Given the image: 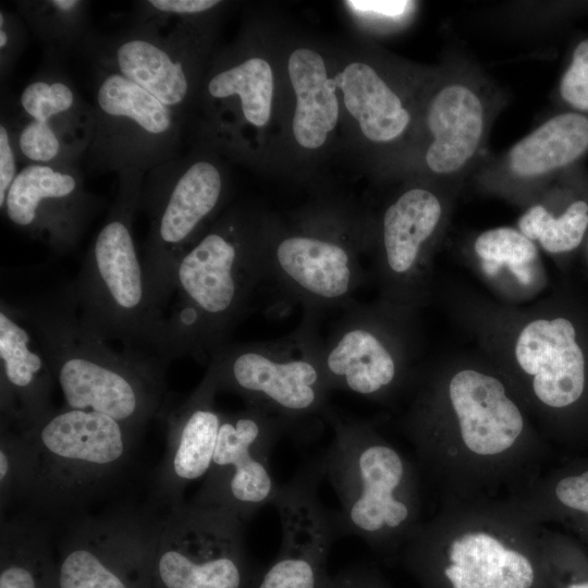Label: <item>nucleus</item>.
<instances>
[{"label": "nucleus", "mask_w": 588, "mask_h": 588, "mask_svg": "<svg viewBox=\"0 0 588 588\" xmlns=\"http://www.w3.org/2000/svg\"><path fill=\"white\" fill-rule=\"evenodd\" d=\"M475 250L485 260L522 265L532 261L537 248L531 240L520 231L497 228L480 234L475 242Z\"/></svg>", "instance_id": "obj_34"}, {"label": "nucleus", "mask_w": 588, "mask_h": 588, "mask_svg": "<svg viewBox=\"0 0 588 588\" xmlns=\"http://www.w3.org/2000/svg\"><path fill=\"white\" fill-rule=\"evenodd\" d=\"M323 588H369V586L356 573H352L333 580L327 579Z\"/></svg>", "instance_id": "obj_40"}, {"label": "nucleus", "mask_w": 588, "mask_h": 588, "mask_svg": "<svg viewBox=\"0 0 588 588\" xmlns=\"http://www.w3.org/2000/svg\"><path fill=\"white\" fill-rule=\"evenodd\" d=\"M560 93L572 107L588 111V39L575 48L572 62L562 76Z\"/></svg>", "instance_id": "obj_36"}, {"label": "nucleus", "mask_w": 588, "mask_h": 588, "mask_svg": "<svg viewBox=\"0 0 588 588\" xmlns=\"http://www.w3.org/2000/svg\"><path fill=\"white\" fill-rule=\"evenodd\" d=\"M95 69V127L85 155L89 167L146 173L176 157L181 118L122 75Z\"/></svg>", "instance_id": "obj_10"}, {"label": "nucleus", "mask_w": 588, "mask_h": 588, "mask_svg": "<svg viewBox=\"0 0 588 588\" xmlns=\"http://www.w3.org/2000/svg\"><path fill=\"white\" fill-rule=\"evenodd\" d=\"M144 175L139 171L119 174L115 199L72 287L79 320L87 330L106 342L121 341L125 351L164 364V317L150 302L133 236Z\"/></svg>", "instance_id": "obj_3"}, {"label": "nucleus", "mask_w": 588, "mask_h": 588, "mask_svg": "<svg viewBox=\"0 0 588 588\" xmlns=\"http://www.w3.org/2000/svg\"><path fill=\"white\" fill-rule=\"evenodd\" d=\"M14 304L44 350L66 407L107 415L137 434L161 413L164 364L117 352L87 330L72 284L52 296Z\"/></svg>", "instance_id": "obj_2"}, {"label": "nucleus", "mask_w": 588, "mask_h": 588, "mask_svg": "<svg viewBox=\"0 0 588 588\" xmlns=\"http://www.w3.org/2000/svg\"><path fill=\"white\" fill-rule=\"evenodd\" d=\"M441 213L437 196L418 187L406 191L387 208L381 236L383 259L391 274L406 277L413 271Z\"/></svg>", "instance_id": "obj_25"}, {"label": "nucleus", "mask_w": 588, "mask_h": 588, "mask_svg": "<svg viewBox=\"0 0 588 588\" xmlns=\"http://www.w3.org/2000/svg\"><path fill=\"white\" fill-rule=\"evenodd\" d=\"M567 588H588V580L573 583Z\"/></svg>", "instance_id": "obj_41"}, {"label": "nucleus", "mask_w": 588, "mask_h": 588, "mask_svg": "<svg viewBox=\"0 0 588 588\" xmlns=\"http://www.w3.org/2000/svg\"><path fill=\"white\" fill-rule=\"evenodd\" d=\"M334 79L347 111L369 140L391 142L408 126L411 115L401 98L369 64L350 63Z\"/></svg>", "instance_id": "obj_24"}, {"label": "nucleus", "mask_w": 588, "mask_h": 588, "mask_svg": "<svg viewBox=\"0 0 588 588\" xmlns=\"http://www.w3.org/2000/svg\"><path fill=\"white\" fill-rule=\"evenodd\" d=\"M322 340V366L332 391L375 397L397 375V363L367 309L353 303Z\"/></svg>", "instance_id": "obj_17"}, {"label": "nucleus", "mask_w": 588, "mask_h": 588, "mask_svg": "<svg viewBox=\"0 0 588 588\" xmlns=\"http://www.w3.org/2000/svg\"><path fill=\"white\" fill-rule=\"evenodd\" d=\"M28 27L19 12L0 10V76L12 72L28 40Z\"/></svg>", "instance_id": "obj_35"}, {"label": "nucleus", "mask_w": 588, "mask_h": 588, "mask_svg": "<svg viewBox=\"0 0 588 588\" xmlns=\"http://www.w3.org/2000/svg\"><path fill=\"white\" fill-rule=\"evenodd\" d=\"M221 3L137 1L126 29L109 35L89 30L79 47L95 66L135 83L181 118L198 85L204 39L197 20Z\"/></svg>", "instance_id": "obj_4"}, {"label": "nucleus", "mask_w": 588, "mask_h": 588, "mask_svg": "<svg viewBox=\"0 0 588 588\" xmlns=\"http://www.w3.org/2000/svg\"><path fill=\"white\" fill-rule=\"evenodd\" d=\"M449 395L462 440L473 453L497 455L509 450L523 430V417L495 378L462 370L451 380Z\"/></svg>", "instance_id": "obj_19"}, {"label": "nucleus", "mask_w": 588, "mask_h": 588, "mask_svg": "<svg viewBox=\"0 0 588 588\" xmlns=\"http://www.w3.org/2000/svg\"><path fill=\"white\" fill-rule=\"evenodd\" d=\"M33 455L24 432L1 426L0 503L5 507L15 499L26 498L32 479Z\"/></svg>", "instance_id": "obj_33"}, {"label": "nucleus", "mask_w": 588, "mask_h": 588, "mask_svg": "<svg viewBox=\"0 0 588 588\" xmlns=\"http://www.w3.org/2000/svg\"><path fill=\"white\" fill-rule=\"evenodd\" d=\"M21 432L33 455L26 498L45 511L75 505L108 483L126 465L139 436L107 415L66 406Z\"/></svg>", "instance_id": "obj_7"}, {"label": "nucleus", "mask_w": 588, "mask_h": 588, "mask_svg": "<svg viewBox=\"0 0 588 588\" xmlns=\"http://www.w3.org/2000/svg\"><path fill=\"white\" fill-rule=\"evenodd\" d=\"M19 113L57 136L78 161L85 157L95 127L93 108L62 73L34 76L19 96Z\"/></svg>", "instance_id": "obj_21"}, {"label": "nucleus", "mask_w": 588, "mask_h": 588, "mask_svg": "<svg viewBox=\"0 0 588 588\" xmlns=\"http://www.w3.org/2000/svg\"><path fill=\"white\" fill-rule=\"evenodd\" d=\"M444 575L453 588H530L534 569L522 553L486 532H467L451 542Z\"/></svg>", "instance_id": "obj_22"}, {"label": "nucleus", "mask_w": 588, "mask_h": 588, "mask_svg": "<svg viewBox=\"0 0 588 588\" xmlns=\"http://www.w3.org/2000/svg\"><path fill=\"white\" fill-rule=\"evenodd\" d=\"M56 379L32 328L14 303L0 304V408L1 426L27 431L54 407Z\"/></svg>", "instance_id": "obj_15"}, {"label": "nucleus", "mask_w": 588, "mask_h": 588, "mask_svg": "<svg viewBox=\"0 0 588 588\" xmlns=\"http://www.w3.org/2000/svg\"><path fill=\"white\" fill-rule=\"evenodd\" d=\"M287 73L296 98L294 138L306 149H317L338 123L335 79L328 77L322 57L309 48H297L291 53Z\"/></svg>", "instance_id": "obj_23"}, {"label": "nucleus", "mask_w": 588, "mask_h": 588, "mask_svg": "<svg viewBox=\"0 0 588 588\" xmlns=\"http://www.w3.org/2000/svg\"><path fill=\"white\" fill-rule=\"evenodd\" d=\"M203 95L209 108L219 105L224 109L236 103L243 121L262 127L271 114L273 97L271 66L259 57H248L222 65L204 81Z\"/></svg>", "instance_id": "obj_29"}, {"label": "nucleus", "mask_w": 588, "mask_h": 588, "mask_svg": "<svg viewBox=\"0 0 588 588\" xmlns=\"http://www.w3.org/2000/svg\"><path fill=\"white\" fill-rule=\"evenodd\" d=\"M316 320L304 316L296 330L275 340L224 345L207 369L217 391L237 394L246 406L281 420L287 431L326 418L331 390Z\"/></svg>", "instance_id": "obj_5"}, {"label": "nucleus", "mask_w": 588, "mask_h": 588, "mask_svg": "<svg viewBox=\"0 0 588 588\" xmlns=\"http://www.w3.org/2000/svg\"><path fill=\"white\" fill-rule=\"evenodd\" d=\"M326 419L333 438L319 462L340 501L333 513L339 535L370 544L392 540L413 517L405 462L367 424L333 409Z\"/></svg>", "instance_id": "obj_6"}, {"label": "nucleus", "mask_w": 588, "mask_h": 588, "mask_svg": "<svg viewBox=\"0 0 588 588\" xmlns=\"http://www.w3.org/2000/svg\"><path fill=\"white\" fill-rule=\"evenodd\" d=\"M99 204L78 166L26 164L1 211L15 228L64 254L78 243Z\"/></svg>", "instance_id": "obj_14"}, {"label": "nucleus", "mask_w": 588, "mask_h": 588, "mask_svg": "<svg viewBox=\"0 0 588 588\" xmlns=\"http://www.w3.org/2000/svg\"><path fill=\"white\" fill-rule=\"evenodd\" d=\"M224 196L223 172L206 157L176 156L148 172L140 206L149 230L142 260L150 302L163 317L177 262L209 230Z\"/></svg>", "instance_id": "obj_8"}, {"label": "nucleus", "mask_w": 588, "mask_h": 588, "mask_svg": "<svg viewBox=\"0 0 588 588\" xmlns=\"http://www.w3.org/2000/svg\"><path fill=\"white\" fill-rule=\"evenodd\" d=\"M353 10L372 13L387 17H395L403 14L412 2L408 1H346Z\"/></svg>", "instance_id": "obj_39"}, {"label": "nucleus", "mask_w": 588, "mask_h": 588, "mask_svg": "<svg viewBox=\"0 0 588 588\" xmlns=\"http://www.w3.org/2000/svg\"><path fill=\"white\" fill-rule=\"evenodd\" d=\"M265 236L240 212L211 226L177 262L161 359L210 362L264 290Z\"/></svg>", "instance_id": "obj_1"}, {"label": "nucleus", "mask_w": 588, "mask_h": 588, "mask_svg": "<svg viewBox=\"0 0 588 588\" xmlns=\"http://www.w3.org/2000/svg\"><path fill=\"white\" fill-rule=\"evenodd\" d=\"M285 425L246 406L223 413L211 464L193 503L247 522L275 500L280 487L270 471V454Z\"/></svg>", "instance_id": "obj_12"}, {"label": "nucleus", "mask_w": 588, "mask_h": 588, "mask_svg": "<svg viewBox=\"0 0 588 588\" xmlns=\"http://www.w3.org/2000/svg\"><path fill=\"white\" fill-rule=\"evenodd\" d=\"M14 4L28 30L52 54L79 46L89 33L87 1L22 0Z\"/></svg>", "instance_id": "obj_30"}, {"label": "nucleus", "mask_w": 588, "mask_h": 588, "mask_svg": "<svg viewBox=\"0 0 588 588\" xmlns=\"http://www.w3.org/2000/svg\"><path fill=\"white\" fill-rule=\"evenodd\" d=\"M323 477L320 462L301 471L280 487L273 505L282 526V544L328 553L339 535L333 514L327 513L317 498V483Z\"/></svg>", "instance_id": "obj_26"}, {"label": "nucleus", "mask_w": 588, "mask_h": 588, "mask_svg": "<svg viewBox=\"0 0 588 588\" xmlns=\"http://www.w3.org/2000/svg\"><path fill=\"white\" fill-rule=\"evenodd\" d=\"M0 539V588H53L56 562L39 522L2 519Z\"/></svg>", "instance_id": "obj_27"}, {"label": "nucleus", "mask_w": 588, "mask_h": 588, "mask_svg": "<svg viewBox=\"0 0 588 588\" xmlns=\"http://www.w3.org/2000/svg\"><path fill=\"white\" fill-rule=\"evenodd\" d=\"M13 122L1 117L0 122V207L2 208L8 192L21 169Z\"/></svg>", "instance_id": "obj_37"}, {"label": "nucleus", "mask_w": 588, "mask_h": 588, "mask_svg": "<svg viewBox=\"0 0 588 588\" xmlns=\"http://www.w3.org/2000/svg\"><path fill=\"white\" fill-rule=\"evenodd\" d=\"M209 372L168 417L167 451L157 470L155 495L163 504H180L184 489L207 475L216 449L222 412Z\"/></svg>", "instance_id": "obj_16"}, {"label": "nucleus", "mask_w": 588, "mask_h": 588, "mask_svg": "<svg viewBox=\"0 0 588 588\" xmlns=\"http://www.w3.org/2000/svg\"><path fill=\"white\" fill-rule=\"evenodd\" d=\"M587 149L588 119L567 112L551 118L516 143L509 163L520 176H538L572 163Z\"/></svg>", "instance_id": "obj_28"}, {"label": "nucleus", "mask_w": 588, "mask_h": 588, "mask_svg": "<svg viewBox=\"0 0 588 588\" xmlns=\"http://www.w3.org/2000/svg\"><path fill=\"white\" fill-rule=\"evenodd\" d=\"M483 121L481 100L471 89L461 84L443 87L428 109L433 137L426 152L428 168L439 174L461 170L479 146Z\"/></svg>", "instance_id": "obj_20"}, {"label": "nucleus", "mask_w": 588, "mask_h": 588, "mask_svg": "<svg viewBox=\"0 0 588 588\" xmlns=\"http://www.w3.org/2000/svg\"><path fill=\"white\" fill-rule=\"evenodd\" d=\"M243 524L193 502L171 506L157 523L151 588H246Z\"/></svg>", "instance_id": "obj_9"}, {"label": "nucleus", "mask_w": 588, "mask_h": 588, "mask_svg": "<svg viewBox=\"0 0 588 588\" xmlns=\"http://www.w3.org/2000/svg\"><path fill=\"white\" fill-rule=\"evenodd\" d=\"M327 555L322 551L282 544L257 588H323L328 579L324 574Z\"/></svg>", "instance_id": "obj_32"}, {"label": "nucleus", "mask_w": 588, "mask_h": 588, "mask_svg": "<svg viewBox=\"0 0 588 588\" xmlns=\"http://www.w3.org/2000/svg\"><path fill=\"white\" fill-rule=\"evenodd\" d=\"M519 231L529 240H538L544 250L553 254L575 249L588 226V204L573 203L559 218L543 206L530 207L518 221Z\"/></svg>", "instance_id": "obj_31"}, {"label": "nucleus", "mask_w": 588, "mask_h": 588, "mask_svg": "<svg viewBox=\"0 0 588 588\" xmlns=\"http://www.w3.org/2000/svg\"><path fill=\"white\" fill-rule=\"evenodd\" d=\"M554 492L564 509L588 517V469L563 477L558 481Z\"/></svg>", "instance_id": "obj_38"}, {"label": "nucleus", "mask_w": 588, "mask_h": 588, "mask_svg": "<svg viewBox=\"0 0 588 588\" xmlns=\"http://www.w3.org/2000/svg\"><path fill=\"white\" fill-rule=\"evenodd\" d=\"M265 236V289L277 293L280 304L299 305L316 318L355 303L363 283L356 238L302 230L278 237Z\"/></svg>", "instance_id": "obj_11"}, {"label": "nucleus", "mask_w": 588, "mask_h": 588, "mask_svg": "<svg viewBox=\"0 0 588 588\" xmlns=\"http://www.w3.org/2000/svg\"><path fill=\"white\" fill-rule=\"evenodd\" d=\"M157 523L128 512L79 522L60 547L53 588H151Z\"/></svg>", "instance_id": "obj_13"}, {"label": "nucleus", "mask_w": 588, "mask_h": 588, "mask_svg": "<svg viewBox=\"0 0 588 588\" xmlns=\"http://www.w3.org/2000/svg\"><path fill=\"white\" fill-rule=\"evenodd\" d=\"M515 355L522 369L535 376L534 391L546 405L566 407L583 395L585 357L569 320L530 322L518 336Z\"/></svg>", "instance_id": "obj_18"}]
</instances>
